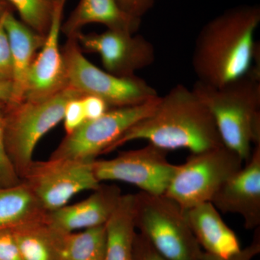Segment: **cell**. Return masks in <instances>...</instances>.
Wrapping results in <instances>:
<instances>
[{"label":"cell","instance_id":"obj_1","mask_svg":"<svg viewBox=\"0 0 260 260\" xmlns=\"http://www.w3.org/2000/svg\"><path fill=\"white\" fill-rule=\"evenodd\" d=\"M259 23V7L244 5L205 24L191 56L197 81L218 88L247 74L259 52L254 42Z\"/></svg>","mask_w":260,"mask_h":260},{"label":"cell","instance_id":"obj_2","mask_svg":"<svg viewBox=\"0 0 260 260\" xmlns=\"http://www.w3.org/2000/svg\"><path fill=\"white\" fill-rule=\"evenodd\" d=\"M138 140L167 151L185 148L197 153L224 145L213 114L192 89L182 84L160 96L153 112L131 126L105 154Z\"/></svg>","mask_w":260,"mask_h":260},{"label":"cell","instance_id":"obj_3","mask_svg":"<svg viewBox=\"0 0 260 260\" xmlns=\"http://www.w3.org/2000/svg\"><path fill=\"white\" fill-rule=\"evenodd\" d=\"M191 89L213 114L223 145L248 161L260 144L259 63L223 86L196 81Z\"/></svg>","mask_w":260,"mask_h":260},{"label":"cell","instance_id":"obj_4","mask_svg":"<svg viewBox=\"0 0 260 260\" xmlns=\"http://www.w3.org/2000/svg\"><path fill=\"white\" fill-rule=\"evenodd\" d=\"M135 224L167 260H201L203 251L184 210L165 194L140 191L134 194Z\"/></svg>","mask_w":260,"mask_h":260},{"label":"cell","instance_id":"obj_5","mask_svg":"<svg viewBox=\"0 0 260 260\" xmlns=\"http://www.w3.org/2000/svg\"><path fill=\"white\" fill-rule=\"evenodd\" d=\"M83 96L78 90L68 87L41 102L23 100L7 105V151L21 180L34 162L32 155L39 142L62 121L67 104Z\"/></svg>","mask_w":260,"mask_h":260},{"label":"cell","instance_id":"obj_6","mask_svg":"<svg viewBox=\"0 0 260 260\" xmlns=\"http://www.w3.org/2000/svg\"><path fill=\"white\" fill-rule=\"evenodd\" d=\"M239 154L225 145L191 153L177 165L165 194L186 210L211 202L228 180L243 167Z\"/></svg>","mask_w":260,"mask_h":260},{"label":"cell","instance_id":"obj_7","mask_svg":"<svg viewBox=\"0 0 260 260\" xmlns=\"http://www.w3.org/2000/svg\"><path fill=\"white\" fill-rule=\"evenodd\" d=\"M69 87L84 95H94L110 109L139 105L158 97L156 90L138 76L120 78L100 69L83 55L75 38L61 48Z\"/></svg>","mask_w":260,"mask_h":260},{"label":"cell","instance_id":"obj_8","mask_svg":"<svg viewBox=\"0 0 260 260\" xmlns=\"http://www.w3.org/2000/svg\"><path fill=\"white\" fill-rule=\"evenodd\" d=\"M159 98L133 107L110 109L96 119L85 121L66 134L49 159L94 161L131 126L153 112Z\"/></svg>","mask_w":260,"mask_h":260},{"label":"cell","instance_id":"obj_9","mask_svg":"<svg viewBox=\"0 0 260 260\" xmlns=\"http://www.w3.org/2000/svg\"><path fill=\"white\" fill-rule=\"evenodd\" d=\"M93 162L74 160L34 161L22 179L44 210L54 211L68 205L84 191H94L99 182L94 174Z\"/></svg>","mask_w":260,"mask_h":260},{"label":"cell","instance_id":"obj_10","mask_svg":"<svg viewBox=\"0 0 260 260\" xmlns=\"http://www.w3.org/2000/svg\"><path fill=\"white\" fill-rule=\"evenodd\" d=\"M167 150L148 143L135 150L120 152L115 158L95 160L94 174L99 182L127 183L149 194H164L177 165L171 164Z\"/></svg>","mask_w":260,"mask_h":260},{"label":"cell","instance_id":"obj_11","mask_svg":"<svg viewBox=\"0 0 260 260\" xmlns=\"http://www.w3.org/2000/svg\"><path fill=\"white\" fill-rule=\"evenodd\" d=\"M75 38L82 49L100 56L105 71L120 78L137 76L155 60L153 44L136 34L107 29L100 34L80 32Z\"/></svg>","mask_w":260,"mask_h":260},{"label":"cell","instance_id":"obj_12","mask_svg":"<svg viewBox=\"0 0 260 260\" xmlns=\"http://www.w3.org/2000/svg\"><path fill=\"white\" fill-rule=\"evenodd\" d=\"M64 6L54 8L50 29L27 74L23 101L41 102L69 87L61 49L59 47L61 19Z\"/></svg>","mask_w":260,"mask_h":260},{"label":"cell","instance_id":"obj_13","mask_svg":"<svg viewBox=\"0 0 260 260\" xmlns=\"http://www.w3.org/2000/svg\"><path fill=\"white\" fill-rule=\"evenodd\" d=\"M211 203L218 211L241 215L246 229L260 226V144L254 147L245 167L223 184Z\"/></svg>","mask_w":260,"mask_h":260},{"label":"cell","instance_id":"obj_14","mask_svg":"<svg viewBox=\"0 0 260 260\" xmlns=\"http://www.w3.org/2000/svg\"><path fill=\"white\" fill-rule=\"evenodd\" d=\"M93 191L88 198L79 203L49 212L46 222L61 234L105 225L122 196L120 188L101 184Z\"/></svg>","mask_w":260,"mask_h":260},{"label":"cell","instance_id":"obj_15","mask_svg":"<svg viewBox=\"0 0 260 260\" xmlns=\"http://www.w3.org/2000/svg\"><path fill=\"white\" fill-rule=\"evenodd\" d=\"M184 211L191 232L205 252L228 257L241 250L237 236L224 222L211 202Z\"/></svg>","mask_w":260,"mask_h":260},{"label":"cell","instance_id":"obj_16","mask_svg":"<svg viewBox=\"0 0 260 260\" xmlns=\"http://www.w3.org/2000/svg\"><path fill=\"white\" fill-rule=\"evenodd\" d=\"M102 24L109 30L136 34L141 20L131 18L121 11L116 0H80L65 23L61 31L68 39L75 38L85 25Z\"/></svg>","mask_w":260,"mask_h":260},{"label":"cell","instance_id":"obj_17","mask_svg":"<svg viewBox=\"0 0 260 260\" xmlns=\"http://www.w3.org/2000/svg\"><path fill=\"white\" fill-rule=\"evenodd\" d=\"M3 19L13 59L15 97L20 102L23 101V89L29 68L44 46L47 37L41 35L15 18L9 10L5 11Z\"/></svg>","mask_w":260,"mask_h":260},{"label":"cell","instance_id":"obj_18","mask_svg":"<svg viewBox=\"0 0 260 260\" xmlns=\"http://www.w3.org/2000/svg\"><path fill=\"white\" fill-rule=\"evenodd\" d=\"M105 227L107 246L104 260H133V244L137 234L134 194H122Z\"/></svg>","mask_w":260,"mask_h":260},{"label":"cell","instance_id":"obj_19","mask_svg":"<svg viewBox=\"0 0 260 260\" xmlns=\"http://www.w3.org/2000/svg\"><path fill=\"white\" fill-rule=\"evenodd\" d=\"M47 213L23 181L15 186L0 188V230L44 220Z\"/></svg>","mask_w":260,"mask_h":260},{"label":"cell","instance_id":"obj_20","mask_svg":"<svg viewBox=\"0 0 260 260\" xmlns=\"http://www.w3.org/2000/svg\"><path fill=\"white\" fill-rule=\"evenodd\" d=\"M23 260H58L59 233L45 219L11 229Z\"/></svg>","mask_w":260,"mask_h":260},{"label":"cell","instance_id":"obj_21","mask_svg":"<svg viewBox=\"0 0 260 260\" xmlns=\"http://www.w3.org/2000/svg\"><path fill=\"white\" fill-rule=\"evenodd\" d=\"M106 246L105 225L79 232L59 233L58 260H104Z\"/></svg>","mask_w":260,"mask_h":260},{"label":"cell","instance_id":"obj_22","mask_svg":"<svg viewBox=\"0 0 260 260\" xmlns=\"http://www.w3.org/2000/svg\"><path fill=\"white\" fill-rule=\"evenodd\" d=\"M20 15V20L39 34L47 37L54 8L44 0H7Z\"/></svg>","mask_w":260,"mask_h":260},{"label":"cell","instance_id":"obj_23","mask_svg":"<svg viewBox=\"0 0 260 260\" xmlns=\"http://www.w3.org/2000/svg\"><path fill=\"white\" fill-rule=\"evenodd\" d=\"M7 105L5 103L0 102V188L15 186L22 182L7 151L5 142Z\"/></svg>","mask_w":260,"mask_h":260},{"label":"cell","instance_id":"obj_24","mask_svg":"<svg viewBox=\"0 0 260 260\" xmlns=\"http://www.w3.org/2000/svg\"><path fill=\"white\" fill-rule=\"evenodd\" d=\"M3 16L4 14L0 18V80L13 83V59Z\"/></svg>","mask_w":260,"mask_h":260},{"label":"cell","instance_id":"obj_25","mask_svg":"<svg viewBox=\"0 0 260 260\" xmlns=\"http://www.w3.org/2000/svg\"><path fill=\"white\" fill-rule=\"evenodd\" d=\"M62 121H64L66 134L73 133L87 121L84 112L82 97L72 99L67 104Z\"/></svg>","mask_w":260,"mask_h":260},{"label":"cell","instance_id":"obj_26","mask_svg":"<svg viewBox=\"0 0 260 260\" xmlns=\"http://www.w3.org/2000/svg\"><path fill=\"white\" fill-rule=\"evenodd\" d=\"M260 253V230L259 227L255 229L252 241L249 245L246 246L240 251L228 256V257H220V256L213 255L209 253L203 251L201 260H252Z\"/></svg>","mask_w":260,"mask_h":260},{"label":"cell","instance_id":"obj_27","mask_svg":"<svg viewBox=\"0 0 260 260\" xmlns=\"http://www.w3.org/2000/svg\"><path fill=\"white\" fill-rule=\"evenodd\" d=\"M133 260H167L155 250L148 239L137 232L133 244Z\"/></svg>","mask_w":260,"mask_h":260},{"label":"cell","instance_id":"obj_28","mask_svg":"<svg viewBox=\"0 0 260 260\" xmlns=\"http://www.w3.org/2000/svg\"><path fill=\"white\" fill-rule=\"evenodd\" d=\"M0 260H23L11 229L0 230Z\"/></svg>","mask_w":260,"mask_h":260},{"label":"cell","instance_id":"obj_29","mask_svg":"<svg viewBox=\"0 0 260 260\" xmlns=\"http://www.w3.org/2000/svg\"><path fill=\"white\" fill-rule=\"evenodd\" d=\"M123 13L131 18L142 20V18L151 9L155 0H116Z\"/></svg>","mask_w":260,"mask_h":260},{"label":"cell","instance_id":"obj_30","mask_svg":"<svg viewBox=\"0 0 260 260\" xmlns=\"http://www.w3.org/2000/svg\"><path fill=\"white\" fill-rule=\"evenodd\" d=\"M82 102L86 120L96 119L110 109L107 103L94 95H84Z\"/></svg>","mask_w":260,"mask_h":260},{"label":"cell","instance_id":"obj_31","mask_svg":"<svg viewBox=\"0 0 260 260\" xmlns=\"http://www.w3.org/2000/svg\"><path fill=\"white\" fill-rule=\"evenodd\" d=\"M0 102L7 104L18 103L12 82L0 80Z\"/></svg>","mask_w":260,"mask_h":260},{"label":"cell","instance_id":"obj_32","mask_svg":"<svg viewBox=\"0 0 260 260\" xmlns=\"http://www.w3.org/2000/svg\"><path fill=\"white\" fill-rule=\"evenodd\" d=\"M44 1L47 2L53 8H54L56 6H64L67 0H44Z\"/></svg>","mask_w":260,"mask_h":260},{"label":"cell","instance_id":"obj_33","mask_svg":"<svg viewBox=\"0 0 260 260\" xmlns=\"http://www.w3.org/2000/svg\"><path fill=\"white\" fill-rule=\"evenodd\" d=\"M8 10V9H5L4 6L0 3V18H1L2 15L4 14L5 12Z\"/></svg>","mask_w":260,"mask_h":260}]
</instances>
